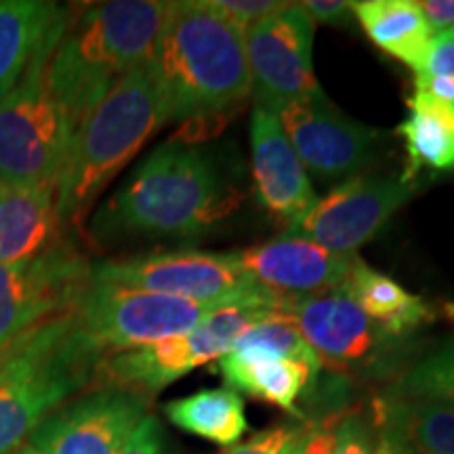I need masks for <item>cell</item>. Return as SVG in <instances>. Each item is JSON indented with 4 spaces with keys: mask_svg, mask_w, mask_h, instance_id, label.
Masks as SVG:
<instances>
[{
    "mask_svg": "<svg viewBox=\"0 0 454 454\" xmlns=\"http://www.w3.org/2000/svg\"><path fill=\"white\" fill-rule=\"evenodd\" d=\"M121 454H167V442L158 419L145 414L129 434Z\"/></svg>",
    "mask_w": 454,
    "mask_h": 454,
    "instance_id": "f546056e",
    "label": "cell"
},
{
    "mask_svg": "<svg viewBox=\"0 0 454 454\" xmlns=\"http://www.w3.org/2000/svg\"><path fill=\"white\" fill-rule=\"evenodd\" d=\"M299 4L314 20V24L348 26L351 15H354L351 3H345V0H305Z\"/></svg>",
    "mask_w": 454,
    "mask_h": 454,
    "instance_id": "1f68e13d",
    "label": "cell"
},
{
    "mask_svg": "<svg viewBox=\"0 0 454 454\" xmlns=\"http://www.w3.org/2000/svg\"><path fill=\"white\" fill-rule=\"evenodd\" d=\"M211 4L231 24L240 30H247L254 21L276 13L286 3H276V0H211Z\"/></svg>",
    "mask_w": 454,
    "mask_h": 454,
    "instance_id": "f1b7e54d",
    "label": "cell"
},
{
    "mask_svg": "<svg viewBox=\"0 0 454 454\" xmlns=\"http://www.w3.org/2000/svg\"><path fill=\"white\" fill-rule=\"evenodd\" d=\"M221 305L227 303H200L90 282L72 311V320L78 337L101 362L114 354L190 333Z\"/></svg>",
    "mask_w": 454,
    "mask_h": 454,
    "instance_id": "ba28073f",
    "label": "cell"
},
{
    "mask_svg": "<svg viewBox=\"0 0 454 454\" xmlns=\"http://www.w3.org/2000/svg\"><path fill=\"white\" fill-rule=\"evenodd\" d=\"M343 286L362 311L395 339L406 337L419 326L427 325L434 316L427 301L408 293L394 278L372 270L360 257H356L351 263Z\"/></svg>",
    "mask_w": 454,
    "mask_h": 454,
    "instance_id": "603a6c76",
    "label": "cell"
},
{
    "mask_svg": "<svg viewBox=\"0 0 454 454\" xmlns=\"http://www.w3.org/2000/svg\"><path fill=\"white\" fill-rule=\"evenodd\" d=\"M294 454H377L374 435L364 417L340 412L308 427Z\"/></svg>",
    "mask_w": 454,
    "mask_h": 454,
    "instance_id": "484cf974",
    "label": "cell"
},
{
    "mask_svg": "<svg viewBox=\"0 0 454 454\" xmlns=\"http://www.w3.org/2000/svg\"><path fill=\"white\" fill-rule=\"evenodd\" d=\"M240 202V190L207 150L170 139L106 202L90 231L99 242L198 238L223 223Z\"/></svg>",
    "mask_w": 454,
    "mask_h": 454,
    "instance_id": "6da1fadb",
    "label": "cell"
},
{
    "mask_svg": "<svg viewBox=\"0 0 454 454\" xmlns=\"http://www.w3.org/2000/svg\"><path fill=\"white\" fill-rule=\"evenodd\" d=\"M377 454H454V406L387 391L372 402Z\"/></svg>",
    "mask_w": 454,
    "mask_h": 454,
    "instance_id": "ac0fdd59",
    "label": "cell"
},
{
    "mask_svg": "<svg viewBox=\"0 0 454 454\" xmlns=\"http://www.w3.org/2000/svg\"><path fill=\"white\" fill-rule=\"evenodd\" d=\"M411 194L412 185L404 179H348L328 196L317 198L316 207L284 234L303 238L331 253L356 254L387 225Z\"/></svg>",
    "mask_w": 454,
    "mask_h": 454,
    "instance_id": "4fadbf2b",
    "label": "cell"
},
{
    "mask_svg": "<svg viewBox=\"0 0 454 454\" xmlns=\"http://www.w3.org/2000/svg\"><path fill=\"white\" fill-rule=\"evenodd\" d=\"M408 110V118L397 127L408 152V170L402 179H414L423 167L454 168V107L414 89Z\"/></svg>",
    "mask_w": 454,
    "mask_h": 454,
    "instance_id": "cb8c5ba5",
    "label": "cell"
},
{
    "mask_svg": "<svg viewBox=\"0 0 454 454\" xmlns=\"http://www.w3.org/2000/svg\"><path fill=\"white\" fill-rule=\"evenodd\" d=\"M354 17L366 36L402 64L421 74L427 64L431 34L427 21L414 0H362L351 3Z\"/></svg>",
    "mask_w": 454,
    "mask_h": 454,
    "instance_id": "7402d4cb",
    "label": "cell"
},
{
    "mask_svg": "<svg viewBox=\"0 0 454 454\" xmlns=\"http://www.w3.org/2000/svg\"><path fill=\"white\" fill-rule=\"evenodd\" d=\"M150 408V397L95 389L51 414L32 434L49 454H121L129 434Z\"/></svg>",
    "mask_w": 454,
    "mask_h": 454,
    "instance_id": "9a60e30c",
    "label": "cell"
},
{
    "mask_svg": "<svg viewBox=\"0 0 454 454\" xmlns=\"http://www.w3.org/2000/svg\"><path fill=\"white\" fill-rule=\"evenodd\" d=\"M236 254L247 274L278 297H308L343 286L356 259L286 234Z\"/></svg>",
    "mask_w": 454,
    "mask_h": 454,
    "instance_id": "2e32d148",
    "label": "cell"
},
{
    "mask_svg": "<svg viewBox=\"0 0 454 454\" xmlns=\"http://www.w3.org/2000/svg\"><path fill=\"white\" fill-rule=\"evenodd\" d=\"M278 311L291 317L320 364L334 371H374L400 343L362 311L345 286L308 297H282Z\"/></svg>",
    "mask_w": 454,
    "mask_h": 454,
    "instance_id": "7c38bea8",
    "label": "cell"
},
{
    "mask_svg": "<svg viewBox=\"0 0 454 454\" xmlns=\"http://www.w3.org/2000/svg\"><path fill=\"white\" fill-rule=\"evenodd\" d=\"M55 44L36 53L20 81L0 98L3 184L57 187L72 129L47 82V64Z\"/></svg>",
    "mask_w": 454,
    "mask_h": 454,
    "instance_id": "52a82bcc",
    "label": "cell"
},
{
    "mask_svg": "<svg viewBox=\"0 0 454 454\" xmlns=\"http://www.w3.org/2000/svg\"><path fill=\"white\" fill-rule=\"evenodd\" d=\"M293 454H294V452H293Z\"/></svg>",
    "mask_w": 454,
    "mask_h": 454,
    "instance_id": "d590c367",
    "label": "cell"
},
{
    "mask_svg": "<svg viewBox=\"0 0 454 454\" xmlns=\"http://www.w3.org/2000/svg\"><path fill=\"white\" fill-rule=\"evenodd\" d=\"M64 242L55 187L0 181V263L38 257Z\"/></svg>",
    "mask_w": 454,
    "mask_h": 454,
    "instance_id": "d6986e66",
    "label": "cell"
},
{
    "mask_svg": "<svg viewBox=\"0 0 454 454\" xmlns=\"http://www.w3.org/2000/svg\"><path fill=\"white\" fill-rule=\"evenodd\" d=\"M90 284V265L70 242L38 257L0 263V349L74 311Z\"/></svg>",
    "mask_w": 454,
    "mask_h": 454,
    "instance_id": "30bf717a",
    "label": "cell"
},
{
    "mask_svg": "<svg viewBox=\"0 0 454 454\" xmlns=\"http://www.w3.org/2000/svg\"><path fill=\"white\" fill-rule=\"evenodd\" d=\"M164 414L175 427L221 448L236 446L248 431L242 397L230 387L202 389L179 397L164 404Z\"/></svg>",
    "mask_w": 454,
    "mask_h": 454,
    "instance_id": "d4e9b609",
    "label": "cell"
},
{
    "mask_svg": "<svg viewBox=\"0 0 454 454\" xmlns=\"http://www.w3.org/2000/svg\"><path fill=\"white\" fill-rule=\"evenodd\" d=\"M448 32H450V34H452V36H454V27H452V30H448Z\"/></svg>",
    "mask_w": 454,
    "mask_h": 454,
    "instance_id": "e575fe53",
    "label": "cell"
},
{
    "mask_svg": "<svg viewBox=\"0 0 454 454\" xmlns=\"http://www.w3.org/2000/svg\"><path fill=\"white\" fill-rule=\"evenodd\" d=\"M308 427H293V425H280L254 434L248 442L227 448L221 454H293L303 440Z\"/></svg>",
    "mask_w": 454,
    "mask_h": 454,
    "instance_id": "83f0119b",
    "label": "cell"
},
{
    "mask_svg": "<svg viewBox=\"0 0 454 454\" xmlns=\"http://www.w3.org/2000/svg\"><path fill=\"white\" fill-rule=\"evenodd\" d=\"M423 74L454 81V36L450 32L434 36Z\"/></svg>",
    "mask_w": 454,
    "mask_h": 454,
    "instance_id": "4dcf8cb0",
    "label": "cell"
},
{
    "mask_svg": "<svg viewBox=\"0 0 454 454\" xmlns=\"http://www.w3.org/2000/svg\"><path fill=\"white\" fill-rule=\"evenodd\" d=\"M164 124L219 121L251 95L244 30L213 7L211 0L168 3L150 59Z\"/></svg>",
    "mask_w": 454,
    "mask_h": 454,
    "instance_id": "7a4b0ae2",
    "label": "cell"
},
{
    "mask_svg": "<svg viewBox=\"0 0 454 454\" xmlns=\"http://www.w3.org/2000/svg\"><path fill=\"white\" fill-rule=\"evenodd\" d=\"M167 11L162 0H114L67 13L47 82L72 135L118 78L150 59Z\"/></svg>",
    "mask_w": 454,
    "mask_h": 454,
    "instance_id": "3957f363",
    "label": "cell"
},
{
    "mask_svg": "<svg viewBox=\"0 0 454 454\" xmlns=\"http://www.w3.org/2000/svg\"><path fill=\"white\" fill-rule=\"evenodd\" d=\"M217 368L230 389L291 414H299L297 402L320 372V368L294 357L257 348H234L227 351L217 360Z\"/></svg>",
    "mask_w": 454,
    "mask_h": 454,
    "instance_id": "ffe728a7",
    "label": "cell"
},
{
    "mask_svg": "<svg viewBox=\"0 0 454 454\" xmlns=\"http://www.w3.org/2000/svg\"><path fill=\"white\" fill-rule=\"evenodd\" d=\"M294 154L316 179L348 181L372 162L381 133L339 112L325 90L278 114Z\"/></svg>",
    "mask_w": 454,
    "mask_h": 454,
    "instance_id": "5bb4252c",
    "label": "cell"
},
{
    "mask_svg": "<svg viewBox=\"0 0 454 454\" xmlns=\"http://www.w3.org/2000/svg\"><path fill=\"white\" fill-rule=\"evenodd\" d=\"M389 391L454 406V337L408 368Z\"/></svg>",
    "mask_w": 454,
    "mask_h": 454,
    "instance_id": "4316f807",
    "label": "cell"
},
{
    "mask_svg": "<svg viewBox=\"0 0 454 454\" xmlns=\"http://www.w3.org/2000/svg\"><path fill=\"white\" fill-rule=\"evenodd\" d=\"M13 454H49V452L44 450L41 444H36V442H34V440H27L26 444L21 446V448H17Z\"/></svg>",
    "mask_w": 454,
    "mask_h": 454,
    "instance_id": "836d02e7",
    "label": "cell"
},
{
    "mask_svg": "<svg viewBox=\"0 0 454 454\" xmlns=\"http://www.w3.org/2000/svg\"><path fill=\"white\" fill-rule=\"evenodd\" d=\"M278 294L227 303L208 314L190 333L156 340L144 348L104 357L93 372L95 389H121L154 395L194 368L219 360L248 328L274 314Z\"/></svg>",
    "mask_w": 454,
    "mask_h": 454,
    "instance_id": "8992f818",
    "label": "cell"
},
{
    "mask_svg": "<svg viewBox=\"0 0 454 454\" xmlns=\"http://www.w3.org/2000/svg\"><path fill=\"white\" fill-rule=\"evenodd\" d=\"M99 360L84 348L72 311L0 349V454H13L72 394L90 383Z\"/></svg>",
    "mask_w": 454,
    "mask_h": 454,
    "instance_id": "5b68a950",
    "label": "cell"
},
{
    "mask_svg": "<svg viewBox=\"0 0 454 454\" xmlns=\"http://www.w3.org/2000/svg\"><path fill=\"white\" fill-rule=\"evenodd\" d=\"M314 30L299 3H286L244 30L254 107L280 114L293 101L320 93L311 57Z\"/></svg>",
    "mask_w": 454,
    "mask_h": 454,
    "instance_id": "8fae6325",
    "label": "cell"
},
{
    "mask_svg": "<svg viewBox=\"0 0 454 454\" xmlns=\"http://www.w3.org/2000/svg\"><path fill=\"white\" fill-rule=\"evenodd\" d=\"M419 9L434 36L454 27V0H421Z\"/></svg>",
    "mask_w": 454,
    "mask_h": 454,
    "instance_id": "d6a6232c",
    "label": "cell"
},
{
    "mask_svg": "<svg viewBox=\"0 0 454 454\" xmlns=\"http://www.w3.org/2000/svg\"><path fill=\"white\" fill-rule=\"evenodd\" d=\"M164 124L160 95L144 61L114 82L98 107L72 135L55 187L64 227L82 230L101 192Z\"/></svg>",
    "mask_w": 454,
    "mask_h": 454,
    "instance_id": "277c9868",
    "label": "cell"
},
{
    "mask_svg": "<svg viewBox=\"0 0 454 454\" xmlns=\"http://www.w3.org/2000/svg\"><path fill=\"white\" fill-rule=\"evenodd\" d=\"M90 282L200 303H240L271 294L247 274L236 253H207L194 248L101 261L90 265Z\"/></svg>",
    "mask_w": 454,
    "mask_h": 454,
    "instance_id": "9c48e42d",
    "label": "cell"
},
{
    "mask_svg": "<svg viewBox=\"0 0 454 454\" xmlns=\"http://www.w3.org/2000/svg\"><path fill=\"white\" fill-rule=\"evenodd\" d=\"M253 177L261 207L286 230L316 207L317 196L308 170L294 154L280 116L254 107L251 118Z\"/></svg>",
    "mask_w": 454,
    "mask_h": 454,
    "instance_id": "e0dca14e",
    "label": "cell"
},
{
    "mask_svg": "<svg viewBox=\"0 0 454 454\" xmlns=\"http://www.w3.org/2000/svg\"><path fill=\"white\" fill-rule=\"evenodd\" d=\"M67 13L55 3L0 0V98L44 47L59 41Z\"/></svg>",
    "mask_w": 454,
    "mask_h": 454,
    "instance_id": "44dd1931",
    "label": "cell"
}]
</instances>
